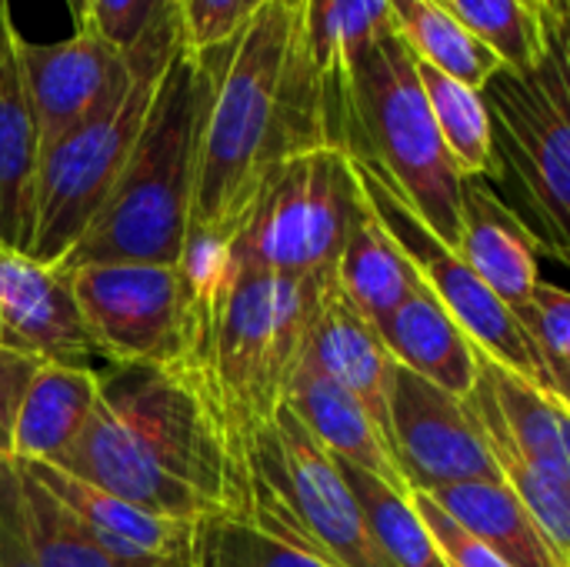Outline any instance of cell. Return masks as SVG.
<instances>
[{"label":"cell","instance_id":"10","mask_svg":"<svg viewBox=\"0 0 570 567\" xmlns=\"http://www.w3.org/2000/svg\"><path fill=\"white\" fill-rule=\"evenodd\" d=\"M67 277L90 338L114 368H170L187 358L197 294L180 264L100 261L70 267Z\"/></svg>","mask_w":570,"mask_h":567},{"label":"cell","instance_id":"32","mask_svg":"<svg viewBox=\"0 0 570 567\" xmlns=\"http://www.w3.org/2000/svg\"><path fill=\"white\" fill-rule=\"evenodd\" d=\"M518 321L538 351L541 388L570 404V291L538 284L531 304L518 311Z\"/></svg>","mask_w":570,"mask_h":567},{"label":"cell","instance_id":"14","mask_svg":"<svg viewBox=\"0 0 570 567\" xmlns=\"http://www.w3.org/2000/svg\"><path fill=\"white\" fill-rule=\"evenodd\" d=\"M97 545L134 565L194 567L200 521L140 508L53 465H20Z\"/></svg>","mask_w":570,"mask_h":567},{"label":"cell","instance_id":"38","mask_svg":"<svg viewBox=\"0 0 570 567\" xmlns=\"http://www.w3.org/2000/svg\"><path fill=\"white\" fill-rule=\"evenodd\" d=\"M70 17H73V30H83L87 27V17H90V0H63Z\"/></svg>","mask_w":570,"mask_h":567},{"label":"cell","instance_id":"43","mask_svg":"<svg viewBox=\"0 0 570 567\" xmlns=\"http://www.w3.org/2000/svg\"><path fill=\"white\" fill-rule=\"evenodd\" d=\"M564 17L570 20V0H564Z\"/></svg>","mask_w":570,"mask_h":567},{"label":"cell","instance_id":"1","mask_svg":"<svg viewBox=\"0 0 570 567\" xmlns=\"http://www.w3.org/2000/svg\"><path fill=\"white\" fill-rule=\"evenodd\" d=\"M53 468L157 515L250 518V458L190 368H107L90 424Z\"/></svg>","mask_w":570,"mask_h":567},{"label":"cell","instance_id":"45","mask_svg":"<svg viewBox=\"0 0 570 567\" xmlns=\"http://www.w3.org/2000/svg\"><path fill=\"white\" fill-rule=\"evenodd\" d=\"M544 7H548V3H544Z\"/></svg>","mask_w":570,"mask_h":567},{"label":"cell","instance_id":"19","mask_svg":"<svg viewBox=\"0 0 570 567\" xmlns=\"http://www.w3.org/2000/svg\"><path fill=\"white\" fill-rule=\"evenodd\" d=\"M458 254L514 314L531 304V297L541 284V277H538L541 251L531 241V234L524 231V224L491 190L488 180L464 184Z\"/></svg>","mask_w":570,"mask_h":567},{"label":"cell","instance_id":"44","mask_svg":"<svg viewBox=\"0 0 570 567\" xmlns=\"http://www.w3.org/2000/svg\"><path fill=\"white\" fill-rule=\"evenodd\" d=\"M564 408H568V411H570V404H564Z\"/></svg>","mask_w":570,"mask_h":567},{"label":"cell","instance_id":"30","mask_svg":"<svg viewBox=\"0 0 570 567\" xmlns=\"http://www.w3.org/2000/svg\"><path fill=\"white\" fill-rule=\"evenodd\" d=\"M458 20L491 47L508 70H531L544 57L548 30L544 13L531 10L524 0H444Z\"/></svg>","mask_w":570,"mask_h":567},{"label":"cell","instance_id":"3","mask_svg":"<svg viewBox=\"0 0 570 567\" xmlns=\"http://www.w3.org/2000/svg\"><path fill=\"white\" fill-rule=\"evenodd\" d=\"M331 284L334 277H284L230 264L197 297V328L180 364L194 371L247 458L257 431L287 401Z\"/></svg>","mask_w":570,"mask_h":567},{"label":"cell","instance_id":"40","mask_svg":"<svg viewBox=\"0 0 570 567\" xmlns=\"http://www.w3.org/2000/svg\"><path fill=\"white\" fill-rule=\"evenodd\" d=\"M561 428H564V451H568V468H570V411L561 404Z\"/></svg>","mask_w":570,"mask_h":567},{"label":"cell","instance_id":"42","mask_svg":"<svg viewBox=\"0 0 570 567\" xmlns=\"http://www.w3.org/2000/svg\"><path fill=\"white\" fill-rule=\"evenodd\" d=\"M531 10H538V13H548V7H544V0H524Z\"/></svg>","mask_w":570,"mask_h":567},{"label":"cell","instance_id":"2","mask_svg":"<svg viewBox=\"0 0 570 567\" xmlns=\"http://www.w3.org/2000/svg\"><path fill=\"white\" fill-rule=\"evenodd\" d=\"M314 147L337 140L321 84L297 47V7L267 0L217 47L187 237L230 241L261 180Z\"/></svg>","mask_w":570,"mask_h":567},{"label":"cell","instance_id":"6","mask_svg":"<svg viewBox=\"0 0 570 567\" xmlns=\"http://www.w3.org/2000/svg\"><path fill=\"white\" fill-rule=\"evenodd\" d=\"M180 40V3H170L140 43L130 47V80L104 107L40 150L30 221L20 244L23 257L50 267L60 264L100 214L137 147L160 77Z\"/></svg>","mask_w":570,"mask_h":567},{"label":"cell","instance_id":"17","mask_svg":"<svg viewBox=\"0 0 570 567\" xmlns=\"http://www.w3.org/2000/svg\"><path fill=\"white\" fill-rule=\"evenodd\" d=\"M20 43L23 37L13 27L10 0H0V247L7 251H20L23 244L40 160V137L23 84Z\"/></svg>","mask_w":570,"mask_h":567},{"label":"cell","instance_id":"9","mask_svg":"<svg viewBox=\"0 0 570 567\" xmlns=\"http://www.w3.org/2000/svg\"><path fill=\"white\" fill-rule=\"evenodd\" d=\"M254 508L267 535L331 567H394L381 551L341 465L281 408L250 444Z\"/></svg>","mask_w":570,"mask_h":567},{"label":"cell","instance_id":"36","mask_svg":"<svg viewBox=\"0 0 570 567\" xmlns=\"http://www.w3.org/2000/svg\"><path fill=\"white\" fill-rule=\"evenodd\" d=\"M43 361L23 351L0 348V465L13 461V424L30 378Z\"/></svg>","mask_w":570,"mask_h":567},{"label":"cell","instance_id":"25","mask_svg":"<svg viewBox=\"0 0 570 567\" xmlns=\"http://www.w3.org/2000/svg\"><path fill=\"white\" fill-rule=\"evenodd\" d=\"M431 498L464 531L484 541L511 567H561L551 555L544 535L538 531V525L531 521V515L504 481H464L431 491Z\"/></svg>","mask_w":570,"mask_h":567},{"label":"cell","instance_id":"18","mask_svg":"<svg viewBox=\"0 0 570 567\" xmlns=\"http://www.w3.org/2000/svg\"><path fill=\"white\" fill-rule=\"evenodd\" d=\"M284 408L307 428V434L334 458L351 468H361L381 481H387L397 491H407L397 461L391 454L387 438L374 424V418L364 411V404L347 394L341 384L324 378L317 368L301 361ZM411 495V491H407Z\"/></svg>","mask_w":570,"mask_h":567},{"label":"cell","instance_id":"33","mask_svg":"<svg viewBox=\"0 0 570 567\" xmlns=\"http://www.w3.org/2000/svg\"><path fill=\"white\" fill-rule=\"evenodd\" d=\"M267 0H180V37L194 53L227 43Z\"/></svg>","mask_w":570,"mask_h":567},{"label":"cell","instance_id":"24","mask_svg":"<svg viewBox=\"0 0 570 567\" xmlns=\"http://www.w3.org/2000/svg\"><path fill=\"white\" fill-rule=\"evenodd\" d=\"M417 284L421 274L414 271V264L407 261V254L367 201L341 254L337 287L374 328H381L411 297Z\"/></svg>","mask_w":570,"mask_h":567},{"label":"cell","instance_id":"26","mask_svg":"<svg viewBox=\"0 0 570 567\" xmlns=\"http://www.w3.org/2000/svg\"><path fill=\"white\" fill-rule=\"evenodd\" d=\"M468 408L481 421V431H484L491 458L501 471V481L518 495V501L524 505V511L544 535L558 565L570 567V481L554 478L528 461V454L511 441V434L498 421L481 384H474V391L468 394Z\"/></svg>","mask_w":570,"mask_h":567},{"label":"cell","instance_id":"11","mask_svg":"<svg viewBox=\"0 0 570 567\" xmlns=\"http://www.w3.org/2000/svg\"><path fill=\"white\" fill-rule=\"evenodd\" d=\"M361 184L367 190L371 207L391 231V237L401 244L421 281L438 294V301L451 311V317L464 328V334L474 341L481 354L498 361L501 368L538 381L541 384V361L524 334L518 314L471 271V264L444 244L397 194H391L371 170L357 164Z\"/></svg>","mask_w":570,"mask_h":567},{"label":"cell","instance_id":"21","mask_svg":"<svg viewBox=\"0 0 570 567\" xmlns=\"http://www.w3.org/2000/svg\"><path fill=\"white\" fill-rule=\"evenodd\" d=\"M377 331L401 368L468 401L478 384L481 351L424 281Z\"/></svg>","mask_w":570,"mask_h":567},{"label":"cell","instance_id":"12","mask_svg":"<svg viewBox=\"0 0 570 567\" xmlns=\"http://www.w3.org/2000/svg\"><path fill=\"white\" fill-rule=\"evenodd\" d=\"M391 454L407 491L431 495L464 481H501L468 401L401 364L391 384Z\"/></svg>","mask_w":570,"mask_h":567},{"label":"cell","instance_id":"35","mask_svg":"<svg viewBox=\"0 0 570 567\" xmlns=\"http://www.w3.org/2000/svg\"><path fill=\"white\" fill-rule=\"evenodd\" d=\"M170 3H180V0H90L87 27L97 30L114 47L130 50L140 43V37L157 23V17Z\"/></svg>","mask_w":570,"mask_h":567},{"label":"cell","instance_id":"31","mask_svg":"<svg viewBox=\"0 0 570 567\" xmlns=\"http://www.w3.org/2000/svg\"><path fill=\"white\" fill-rule=\"evenodd\" d=\"M194 567H331L321 558L267 535L247 518L200 521Z\"/></svg>","mask_w":570,"mask_h":567},{"label":"cell","instance_id":"16","mask_svg":"<svg viewBox=\"0 0 570 567\" xmlns=\"http://www.w3.org/2000/svg\"><path fill=\"white\" fill-rule=\"evenodd\" d=\"M304 361L354 394L391 444V384L397 361L391 358L381 331L344 297L337 277L317 307Z\"/></svg>","mask_w":570,"mask_h":567},{"label":"cell","instance_id":"27","mask_svg":"<svg viewBox=\"0 0 570 567\" xmlns=\"http://www.w3.org/2000/svg\"><path fill=\"white\" fill-rule=\"evenodd\" d=\"M394 27L421 63L444 70L478 90L504 67L444 0H394Z\"/></svg>","mask_w":570,"mask_h":567},{"label":"cell","instance_id":"39","mask_svg":"<svg viewBox=\"0 0 570 567\" xmlns=\"http://www.w3.org/2000/svg\"><path fill=\"white\" fill-rule=\"evenodd\" d=\"M0 348H10V351H23V354H30V351L17 341V334L10 331V324L3 321V314H0Z\"/></svg>","mask_w":570,"mask_h":567},{"label":"cell","instance_id":"22","mask_svg":"<svg viewBox=\"0 0 570 567\" xmlns=\"http://www.w3.org/2000/svg\"><path fill=\"white\" fill-rule=\"evenodd\" d=\"M100 374L73 364L43 361L27 384L13 424V465L60 461L94 418Z\"/></svg>","mask_w":570,"mask_h":567},{"label":"cell","instance_id":"41","mask_svg":"<svg viewBox=\"0 0 570 567\" xmlns=\"http://www.w3.org/2000/svg\"><path fill=\"white\" fill-rule=\"evenodd\" d=\"M548 3V13H558V17H564V0H544Z\"/></svg>","mask_w":570,"mask_h":567},{"label":"cell","instance_id":"37","mask_svg":"<svg viewBox=\"0 0 570 567\" xmlns=\"http://www.w3.org/2000/svg\"><path fill=\"white\" fill-rule=\"evenodd\" d=\"M0 567H40L3 511H0Z\"/></svg>","mask_w":570,"mask_h":567},{"label":"cell","instance_id":"28","mask_svg":"<svg viewBox=\"0 0 570 567\" xmlns=\"http://www.w3.org/2000/svg\"><path fill=\"white\" fill-rule=\"evenodd\" d=\"M417 74H421L434 124L454 164L461 167V174L468 180H491L498 170V157H494V124H491L484 94L421 60H417Z\"/></svg>","mask_w":570,"mask_h":567},{"label":"cell","instance_id":"23","mask_svg":"<svg viewBox=\"0 0 570 567\" xmlns=\"http://www.w3.org/2000/svg\"><path fill=\"white\" fill-rule=\"evenodd\" d=\"M0 511L40 567H170L134 565L110 555L13 461L0 465Z\"/></svg>","mask_w":570,"mask_h":567},{"label":"cell","instance_id":"20","mask_svg":"<svg viewBox=\"0 0 570 567\" xmlns=\"http://www.w3.org/2000/svg\"><path fill=\"white\" fill-rule=\"evenodd\" d=\"M394 30V0H301L297 3V47L321 84L334 140L344 150V80L347 63Z\"/></svg>","mask_w":570,"mask_h":567},{"label":"cell","instance_id":"15","mask_svg":"<svg viewBox=\"0 0 570 567\" xmlns=\"http://www.w3.org/2000/svg\"><path fill=\"white\" fill-rule=\"evenodd\" d=\"M0 314L17 341L40 361L73 364L104 374L114 368L90 338L67 271L37 264L20 251L0 247Z\"/></svg>","mask_w":570,"mask_h":567},{"label":"cell","instance_id":"34","mask_svg":"<svg viewBox=\"0 0 570 567\" xmlns=\"http://www.w3.org/2000/svg\"><path fill=\"white\" fill-rule=\"evenodd\" d=\"M411 501H414L421 521L428 525L434 545L441 548L448 567H511L501 555H494L484 541H478L471 531H464L431 495L411 491Z\"/></svg>","mask_w":570,"mask_h":567},{"label":"cell","instance_id":"8","mask_svg":"<svg viewBox=\"0 0 570 567\" xmlns=\"http://www.w3.org/2000/svg\"><path fill=\"white\" fill-rule=\"evenodd\" d=\"M364 204L367 194L351 154L337 147L294 154L261 180L227 241V257L247 271L337 277Z\"/></svg>","mask_w":570,"mask_h":567},{"label":"cell","instance_id":"13","mask_svg":"<svg viewBox=\"0 0 570 567\" xmlns=\"http://www.w3.org/2000/svg\"><path fill=\"white\" fill-rule=\"evenodd\" d=\"M20 63L40 150L104 107L130 80V50L114 47L90 27L57 43L23 40Z\"/></svg>","mask_w":570,"mask_h":567},{"label":"cell","instance_id":"29","mask_svg":"<svg viewBox=\"0 0 570 567\" xmlns=\"http://www.w3.org/2000/svg\"><path fill=\"white\" fill-rule=\"evenodd\" d=\"M381 551L387 555V561L394 567H448L441 548L434 545L428 525L421 521L414 501L407 491H397L391 488L387 481L361 471V468H351L344 461H337Z\"/></svg>","mask_w":570,"mask_h":567},{"label":"cell","instance_id":"7","mask_svg":"<svg viewBox=\"0 0 570 567\" xmlns=\"http://www.w3.org/2000/svg\"><path fill=\"white\" fill-rule=\"evenodd\" d=\"M538 67L484 84L498 170L488 180L541 254L570 267V20L544 13Z\"/></svg>","mask_w":570,"mask_h":567},{"label":"cell","instance_id":"4","mask_svg":"<svg viewBox=\"0 0 570 567\" xmlns=\"http://www.w3.org/2000/svg\"><path fill=\"white\" fill-rule=\"evenodd\" d=\"M214 70L217 47L194 53L180 40L120 180L57 267L70 271L100 261L180 264L190 234Z\"/></svg>","mask_w":570,"mask_h":567},{"label":"cell","instance_id":"5","mask_svg":"<svg viewBox=\"0 0 570 567\" xmlns=\"http://www.w3.org/2000/svg\"><path fill=\"white\" fill-rule=\"evenodd\" d=\"M344 154L371 170L458 251L468 177L434 124L417 57L397 27L381 33L347 63Z\"/></svg>","mask_w":570,"mask_h":567}]
</instances>
